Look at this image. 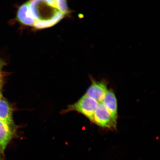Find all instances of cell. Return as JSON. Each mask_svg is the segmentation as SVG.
Returning a JSON list of instances; mask_svg holds the SVG:
<instances>
[{
  "label": "cell",
  "instance_id": "cell-1",
  "mask_svg": "<svg viewBox=\"0 0 160 160\" xmlns=\"http://www.w3.org/2000/svg\"><path fill=\"white\" fill-rule=\"evenodd\" d=\"M68 12L65 1H32L19 7L17 19L23 24L42 29L55 25Z\"/></svg>",
  "mask_w": 160,
  "mask_h": 160
},
{
  "label": "cell",
  "instance_id": "cell-7",
  "mask_svg": "<svg viewBox=\"0 0 160 160\" xmlns=\"http://www.w3.org/2000/svg\"><path fill=\"white\" fill-rule=\"evenodd\" d=\"M15 131V129L0 120V146L4 152L14 137Z\"/></svg>",
  "mask_w": 160,
  "mask_h": 160
},
{
  "label": "cell",
  "instance_id": "cell-9",
  "mask_svg": "<svg viewBox=\"0 0 160 160\" xmlns=\"http://www.w3.org/2000/svg\"><path fill=\"white\" fill-rule=\"evenodd\" d=\"M0 160H6L4 152L2 150L1 146H0Z\"/></svg>",
  "mask_w": 160,
  "mask_h": 160
},
{
  "label": "cell",
  "instance_id": "cell-3",
  "mask_svg": "<svg viewBox=\"0 0 160 160\" xmlns=\"http://www.w3.org/2000/svg\"><path fill=\"white\" fill-rule=\"evenodd\" d=\"M93 123L99 127L110 129H115V125L108 111L102 103H99L94 115Z\"/></svg>",
  "mask_w": 160,
  "mask_h": 160
},
{
  "label": "cell",
  "instance_id": "cell-10",
  "mask_svg": "<svg viewBox=\"0 0 160 160\" xmlns=\"http://www.w3.org/2000/svg\"><path fill=\"white\" fill-rule=\"evenodd\" d=\"M2 97V93H1V87H0V99H1V98Z\"/></svg>",
  "mask_w": 160,
  "mask_h": 160
},
{
  "label": "cell",
  "instance_id": "cell-2",
  "mask_svg": "<svg viewBox=\"0 0 160 160\" xmlns=\"http://www.w3.org/2000/svg\"><path fill=\"white\" fill-rule=\"evenodd\" d=\"M99 103L85 94L74 103L70 105L62 113L76 111L82 114L93 122L94 115Z\"/></svg>",
  "mask_w": 160,
  "mask_h": 160
},
{
  "label": "cell",
  "instance_id": "cell-5",
  "mask_svg": "<svg viewBox=\"0 0 160 160\" xmlns=\"http://www.w3.org/2000/svg\"><path fill=\"white\" fill-rule=\"evenodd\" d=\"M102 102L108 111L114 123L117 126L118 117L117 100L112 89L108 90Z\"/></svg>",
  "mask_w": 160,
  "mask_h": 160
},
{
  "label": "cell",
  "instance_id": "cell-8",
  "mask_svg": "<svg viewBox=\"0 0 160 160\" xmlns=\"http://www.w3.org/2000/svg\"><path fill=\"white\" fill-rule=\"evenodd\" d=\"M5 65V63L2 60L0 59V87H1L2 83V68L3 66Z\"/></svg>",
  "mask_w": 160,
  "mask_h": 160
},
{
  "label": "cell",
  "instance_id": "cell-4",
  "mask_svg": "<svg viewBox=\"0 0 160 160\" xmlns=\"http://www.w3.org/2000/svg\"><path fill=\"white\" fill-rule=\"evenodd\" d=\"M91 84L85 94L98 103L102 102L108 91L107 83L105 80L97 81L91 77Z\"/></svg>",
  "mask_w": 160,
  "mask_h": 160
},
{
  "label": "cell",
  "instance_id": "cell-6",
  "mask_svg": "<svg viewBox=\"0 0 160 160\" xmlns=\"http://www.w3.org/2000/svg\"><path fill=\"white\" fill-rule=\"evenodd\" d=\"M0 120L15 129L13 118V109L8 102L2 96L0 99Z\"/></svg>",
  "mask_w": 160,
  "mask_h": 160
}]
</instances>
